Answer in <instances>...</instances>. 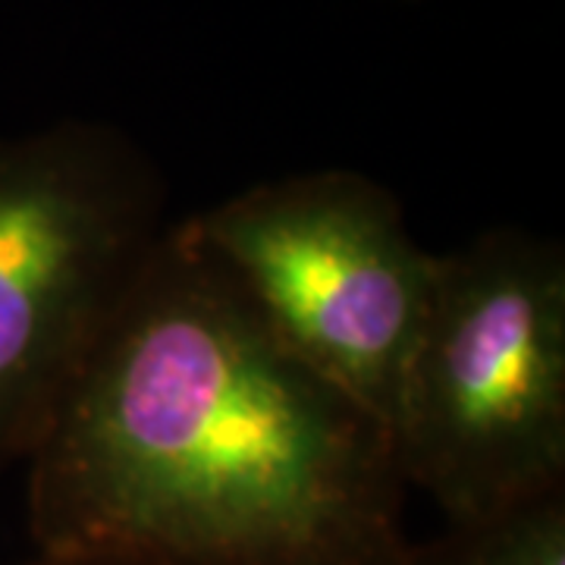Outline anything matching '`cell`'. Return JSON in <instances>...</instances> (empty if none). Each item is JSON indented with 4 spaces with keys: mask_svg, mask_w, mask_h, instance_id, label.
Masks as SVG:
<instances>
[{
    "mask_svg": "<svg viewBox=\"0 0 565 565\" xmlns=\"http://www.w3.org/2000/svg\"><path fill=\"white\" fill-rule=\"evenodd\" d=\"M390 440L446 525L565 493L563 245L490 230L437 255Z\"/></svg>",
    "mask_w": 565,
    "mask_h": 565,
    "instance_id": "cell-2",
    "label": "cell"
},
{
    "mask_svg": "<svg viewBox=\"0 0 565 565\" xmlns=\"http://www.w3.org/2000/svg\"><path fill=\"white\" fill-rule=\"evenodd\" d=\"M154 161L110 122L0 136V471L29 462L167 233Z\"/></svg>",
    "mask_w": 565,
    "mask_h": 565,
    "instance_id": "cell-3",
    "label": "cell"
},
{
    "mask_svg": "<svg viewBox=\"0 0 565 565\" xmlns=\"http://www.w3.org/2000/svg\"><path fill=\"white\" fill-rule=\"evenodd\" d=\"M267 330L390 430L437 255L399 199L359 170L258 182L180 221Z\"/></svg>",
    "mask_w": 565,
    "mask_h": 565,
    "instance_id": "cell-4",
    "label": "cell"
},
{
    "mask_svg": "<svg viewBox=\"0 0 565 565\" xmlns=\"http://www.w3.org/2000/svg\"><path fill=\"white\" fill-rule=\"evenodd\" d=\"M390 430L267 330L180 223L35 452V553L158 565H405Z\"/></svg>",
    "mask_w": 565,
    "mask_h": 565,
    "instance_id": "cell-1",
    "label": "cell"
},
{
    "mask_svg": "<svg viewBox=\"0 0 565 565\" xmlns=\"http://www.w3.org/2000/svg\"><path fill=\"white\" fill-rule=\"evenodd\" d=\"M20 565H158L132 559V556H114V553H35L32 559Z\"/></svg>",
    "mask_w": 565,
    "mask_h": 565,
    "instance_id": "cell-6",
    "label": "cell"
},
{
    "mask_svg": "<svg viewBox=\"0 0 565 565\" xmlns=\"http://www.w3.org/2000/svg\"><path fill=\"white\" fill-rule=\"evenodd\" d=\"M405 565H565V493L500 519L446 525L408 550Z\"/></svg>",
    "mask_w": 565,
    "mask_h": 565,
    "instance_id": "cell-5",
    "label": "cell"
}]
</instances>
